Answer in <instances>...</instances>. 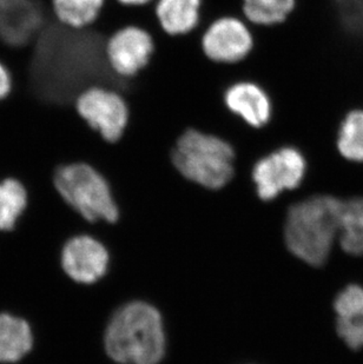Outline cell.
<instances>
[{
    "label": "cell",
    "mask_w": 363,
    "mask_h": 364,
    "mask_svg": "<svg viewBox=\"0 0 363 364\" xmlns=\"http://www.w3.org/2000/svg\"><path fill=\"white\" fill-rule=\"evenodd\" d=\"M107 38L95 24L73 30L53 18L32 45V96L48 105L73 107L75 97L89 86L118 90L122 78L105 59Z\"/></svg>",
    "instance_id": "obj_1"
},
{
    "label": "cell",
    "mask_w": 363,
    "mask_h": 364,
    "mask_svg": "<svg viewBox=\"0 0 363 364\" xmlns=\"http://www.w3.org/2000/svg\"><path fill=\"white\" fill-rule=\"evenodd\" d=\"M342 200L327 193H314L289 206L283 238L289 254L298 261L322 268L337 244Z\"/></svg>",
    "instance_id": "obj_2"
},
{
    "label": "cell",
    "mask_w": 363,
    "mask_h": 364,
    "mask_svg": "<svg viewBox=\"0 0 363 364\" xmlns=\"http://www.w3.org/2000/svg\"><path fill=\"white\" fill-rule=\"evenodd\" d=\"M104 342L118 363L158 364L165 350L161 314L147 303H127L111 317Z\"/></svg>",
    "instance_id": "obj_3"
},
{
    "label": "cell",
    "mask_w": 363,
    "mask_h": 364,
    "mask_svg": "<svg viewBox=\"0 0 363 364\" xmlns=\"http://www.w3.org/2000/svg\"><path fill=\"white\" fill-rule=\"evenodd\" d=\"M172 163L179 175L206 189L219 190L236 173V151L217 134L190 127L172 150Z\"/></svg>",
    "instance_id": "obj_4"
},
{
    "label": "cell",
    "mask_w": 363,
    "mask_h": 364,
    "mask_svg": "<svg viewBox=\"0 0 363 364\" xmlns=\"http://www.w3.org/2000/svg\"><path fill=\"white\" fill-rule=\"evenodd\" d=\"M53 182L60 196L85 220L111 223L118 220L109 183L95 165L84 161L59 165Z\"/></svg>",
    "instance_id": "obj_5"
},
{
    "label": "cell",
    "mask_w": 363,
    "mask_h": 364,
    "mask_svg": "<svg viewBox=\"0 0 363 364\" xmlns=\"http://www.w3.org/2000/svg\"><path fill=\"white\" fill-rule=\"evenodd\" d=\"M75 110L86 125L104 141L115 144L125 134L130 121V107L120 90L91 85L75 100Z\"/></svg>",
    "instance_id": "obj_6"
},
{
    "label": "cell",
    "mask_w": 363,
    "mask_h": 364,
    "mask_svg": "<svg viewBox=\"0 0 363 364\" xmlns=\"http://www.w3.org/2000/svg\"><path fill=\"white\" fill-rule=\"evenodd\" d=\"M307 172L305 154L294 145H283L257 159L251 175L257 195L269 202L283 193L296 191L305 182Z\"/></svg>",
    "instance_id": "obj_7"
},
{
    "label": "cell",
    "mask_w": 363,
    "mask_h": 364,
    "mask_svg": "<svg viewBox=\"0 0 363 364\" xmlns=\"http://www.w3.org/2000/svg\"><path fill=\"white\" fill-rule=\"evenodd\" d=\"M53 18L51 0H0V43L11 48L33 45Z\"/></svg>",
    "instance_id": "obj_8"
},
{
    "label": "cell",
    "mask_w": 363,
    "mask_h": 364,
    "mask_svg": "<svg viewBox=\"0 0 363 364\" xmlns=\"http://www.w3.org/2000/svg\"><path fill=\"white\" fill-rule=\"evenodd\" d=\"M255 39L243 17L222 16L211 21L201 36V48L206 58L216 64L233 65L251 55Z\"/></svg>",
    "instance_id": "obj_9"
},
{
    "label": "cell",
    "mask_w": 363,
    "mask_h": 364,
    "mask_svg": "<svg viewBox=\"0 0 363 364\" xmlns=\"http://www.w3.org/2000/svg\"><path fill=\"white\" fill-rule=\"evenodd\" d=\"M154 37L138 25H127L110 36L105 43V59L117 77L129 80L149 65L154 55Z\"/></svg>",
    "instance_id": "obj_10"
},
{
    "label": "cell",
    "mask_w": 363,
    "mask_h": 364,
    "mask_svg": "<svg viewBox=\"0 0 363 364\" xmlns=\"http://www.w3.org/2000/svg\"><path fill=\"white\" fill-rule=\"evenodd\" d=\"M62 265L70 279L90 284L105 275L109 252L95 238L84 235L77 236L71 238L63 249Z\"/></svg>",
    "instance_id": "obj_11"
},
{
    "label": "cell",
    "mask_w": 363,
    "mask_h": 364,
    "mask_svg": "<svg viewBox=\"0 0 363 364\" xmlns=\"http://www.w3.org/2000/svg\"><path fill=\"white\" fill-rule=\"evenodd\" d=\"M223 102L230 114L253 129H262L273 117V102L267 90L253 80H238L226 87Z\"/></svg>",
    "instance_id": "obj_12"
},
{
    "label": "cell",
    "mask_w": 363,
    "mask_h": 364,
    "mask_svg": "<svg viewBox=\"0 0 363 364\" xmlns=\"http://www.w3.org/2000/svg\"><path fill=\"white\" fill-rule=\"evenodd\" d=\"M332 310L337 336L350 350H363V285L348 283L340 289Z\"/></svg>",
    "instance_id": "obj_13"
},
{
    "label": "cell",
    "mask_w": 363,
    "mask_h": 364,
    "mask_svg": "<svg viewBox=\"0 0 363 364\" xmlns=\"http://www.w3.org/2000/svg\"><path fill=\"white\" fill-rule=\"evenodd\" d=\"M152 6L158 24L167 35H189L201 24L203 0H154Z\"/></svg>",
    "instance_id": "obj_14"
},
{
    "label": "cell",
    "mask_w": 363,
    "mask_h": 364,
    "mask_svg": "<svg viewBox=\"0 0 363 364\" xmlns=\"http://www.w3.org/2000/svg\"><path fill=\"white\" fill-rule=\"evenodd\" d=\"M33 335L26 321L0 314V363H16L31 351Z\"/></svg>",
    "instance_id": "obj_15"
},
{
    "label": "cell",
    "mask_w": 363,
    "mask_h": 364,
    "mask_svg": "<svg viewBox=\"0 0 363 364\" xmlns=\"http://www.w3.org/2000/svg\"><path fill=\"white\" fill-rule=\"evenodd\" d=\"M336 245L348 256L363 257V196L342 200Z\"/></svg>",
    "instance_id": "obj_16"
},
{
    "label": "cell",
    "mask_w": 363,
    "mask_h": 364,
    "mask_svg": "<svg viewBox=\"0 0 363 364\" xmlns=\"http://www.w3.org/2000/svg\"><path fill=\"white\" fill-rule=\"evenodd\" d=\"M107 0H51L56 21L66 28L83 30L100 18Z\"/></svg>",
    "instance_id": "obj_17"
},
{
    "label": "cell",
    "mask_w": 363,
    "mask_h": 364,
    "mask_svg": "<svg viewBox=\"0 0 363 364\" xmlns=\"http://www.w3.org/2000/svg\"><path fill=\"white\" fill-rule=\"evenodd\" d=\"M336 150L344 161L363 164V109L348 111L340 122Z\"/></svg>",
    "instance_id": "obj_18"
},
{
    "label": "cell",
    "mask_w": 363,
    "mask_h": 364,
    "mask_svg": "<svg viewBox=\"0 0 363 364\" xmlns=\"http://www.w3.org/2000/svg\"><path fill=\"white\" fill-rule=\"evenodd\" d=\"M298 0H242V17L253 26L282 24L296 7Z\"/></svg>",
    "instance_id": "obj_19"
},
{
    "label": "cell",
    "mask_w": 363,
    "mask_h": 364,
    "mask_svg": "<svg viewBox=\"0 0 363 364\" xmlns=\"http://www.w3.org/2000/svg\"><path fill=\"white\" fill-rule=\"evenodd\" d=\"M28 204L24 186L14 178L0 182V230H11Z\"/></svg>",
    "instance_id": "obj_20"
},
{
    "label": "cell",
    "mask_w": 363,
    "mask_h": 364,
    "mask_svg": "<svg viewBox=\"0 0 363 364\" xmlns=\"http://www.w3.org/2000/svg\"><path fill=\"white\" fill-rule=\"evenodd\" d=\"M14 75L10 69L0 60V102L6 100L14 92Z\"/></svg>",
    "instance_id": "obj_21"
},
{
    "label": "cell",
    "mask_w": 363,
    "mask_h": 364,
    "mask_svg": "<svg viewBox=\"0 0 363 364\" xmlns=\"http://www.w3.org/2000/svg\"><path fill=\"white\" fill-rule=\"evenodd\" d=\"M117 3L127 7H142L150 5L154 0H116Z\"/></svg>",
    "instance_id": "obj_22"
}]
</instances>
